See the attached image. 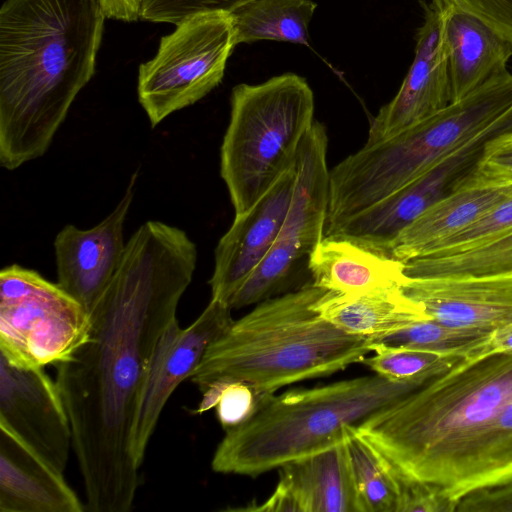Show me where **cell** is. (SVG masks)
Here are the masks:
<instances>
[{
	"label": "cell",
	"mask_w": 512,
	"mask_h": 512,
	"mask_svg": "<svg viewBox=\"0 0 512 512\" xmlns=\"http://www.w3.org/2000/svg\"><path fill=\"white\" fill-rule=\"evenodd\" d=\"M279 482L263 512H362L344 440L280 468Z\"/></svg>",
	"instance_id": "obj_18"
},
{
	"label": "cell",
	"mask_w": 512,
	"mask_h": 512,
	"mask_svg": "<svg viewBox=\"0 0 512 512\" xmlns=\"http://www.w3.org/2000/svg\"><path fill=\"white\" fill-rule=\"evenodd\" d=\"M63 472L0 427V512H82Z\"/></svg>",
	"instance_id": "obj_19"
},
{
	"label": "cell",
	"mask_w": 512,
	"mask_h": 512,
	"mask_svg": "<svg viewBox=\"0 0 512 512\" xmlns=\"http://www.w3.org/2000/svg\"><path fill=\"white\" fill-rule=\"evenodd\" d=\"M424 382L378 374L272 395L245 424L226 431L211 466L215 472L256 477L325 450L357 426Z\"/></svg>",
	"instance_id": "obj_5"
},
{
	"label": "cell",
	"mask_w": 512,
	"mask_h": 512,
	"mask_svg": "<svg viewBox=\"0 0 512 512\" xmlns=\"http://www.w3.org/2000/svg\"><path fill=\"white\" fill-rule=\"evenodd\" d=\"M90 313L58 283L12 264L0 272V355L20 368L66 362L88 340Z\"/></svg>",
	"instance_id": "obj_8"
},
{
	"label": "cell",
	"mask_w": 512,
	"mask_h": 512,
	"mask_svg": "<svg viewBox=\"0 0 512 512\" xmlns=\"http://www.w3.org/2000/svg\"><path fill=\"white\" fill-rule=\"evenodd\" d=\"M373 352L362 363L375 374L401 382H425L445 373L463 359L457 355L402 347H377Z\"/></svg>",
	"instance_id": "obj_28"
},
{
	"label": "cell",
	"mask_w": 512,
	"mask_h": 512,
	"mask_svg": "<svg viewBox=\"0 0 512 512\" xmlns=\"http://www.w3.org/2000/svg\"><path fill=\"white\" fill-rule=\"evenodd\" d=\"M344 442L362 512H397V489L387 457L354 425L345 426Z\"/></svg>",
	"instance_id": "obj_26"
},
{
	"label": "cell",
	"mask_w": 512,
	"mask_h": 512,
	"mask_svg": "<svg viewBox=\"0 0 512 512\" xmlns=\"http://www.w3.org/2000/svg\"><path fill=\"white\" fill-rule=\"evenodd\" d=\"M236 46L232 17L224 9L191 14L163 36L154 57L138 69V100L151 126L216 88Z\"/></svg>",
	"instance_id": "obj_9"
},
{
	"label": "cell",
	"mask_w": 512,
	"mask_h": 512,
	"mask_svg": "<svg viewBox=\"0 0 512 512\" xmlns=\"http://www.w3.org/2000/svg\"><path fill=\"white\" fill-rule=\"evenodd\" d=\"M455 512H512V478L470 492L457 502Z\"/></svg>",
	"instance_id": "obj_35"
},
{
	"label": "cell",
	"mask_w": 512,
	"mask_h": 512,
	"mask_svg": "<svg viewBox=\"0 0 512 512\" xmlns=\"http://www.w3.org/2000/svg\"><path fill=\"white\" fill-rule=\"evenodd\" d=\"M220 148V175L235 215L249 210L297 161L314 123V95L294 73L236 85Z\"/></svg>",
	"instance_id": "obj_7"
},
{
	"label": "cell",
	"mask_w": 512,
	"mask_h": 512,
	"mask_svg": "<svg viewBox=\"0 0 512 512\" xmlns=\"http://www.w3.org/2000/svg\"><path fill=\"white\" fill-rule=\"evenodd\" d=\"M444 0L423 1L413 62L393 99L370 122L365 145L386 140L431 117L452 102Z\"/></svg>",
	"instance_id": "obj_13"
},
{
	"label": "cell",
	"mask_w": 512,
	"mask_h": 512,
	"mask_svg": "<svg viewBox=\"0 0 512 512\" xmlns=\"http://www.w3.org/2000/svg\"><path fill=\"white\" fill-rule=\"evenodd\" d=\"M313 0H246L228 11L236 45L273 40L309 45Z\"/></svg>",
	"instance_id": "obj_24"
},
{
	"label": "cell",
	"mask_w": 512,
	"mask_h": 512,
	"mask_svg": "<svg viewBox=\"0 0 512 512\" xmlns=\"http://www.w3.org/2000/svg\"><path fill=\"white\" fill-rule=\"evenodd\" d=\"M404 294L433 320L491 333L512 322V273L410 278Z\"/></svg>",
	"instance_id": "obj_17"
},
{
	"label": "cell",
	"mask_w": 512,
	"mask_h": 512,
	"mask_svg": "<svg viewBox=\"0 0 512 512\" xmlns=\"http://www.w3.org/2000/svg\"><path fill=\"white\" fill-rule=\"evenodd\" d=\"M512 195V184L482 185L467 181L433 204L400 232L389 255L404 263L418 258Z\"/></svg>",
	"instance_id": "obj_22"
},
{
	"label": "cell",
	"mask_w": 512,
	"mask_h": 512,
	"mask_svg": "<svg viewBox=\"0 0 512 512\" xmlns=\"http://www.w3.org/2000/svg\"><path fill=\"white\" fill-rule=\"evenodd\" d=\"M490 139L480 137L455 150L401 189L325 230L324 236L342 237L389 255L402 230L463 183Z\"/></svg>",
	"instance_id": "obj_11"
},
{
	"label": "cell",
	"mask_w": 512,
	"mask_h": 512,
	"mask_svg": "<svg viewBox=\"0 0 512 512\" xmlns=\"http://www.w3.org/2000/svg\"><path fill=\"white\" fill-rule=\"evenodd\" d=\"M106 16L98 0H5L0 9V165L50 147L95 74Z\"/></svg>",
	"instance_id": "obj_3"
},
{
	"label": "cell",
	"mask_w": 512,
	"mask_h": 512,
	"mask_svg": "<svg viewBox=\"0 0 512 512\" xmlns=\"http://www.w3.org/2000/svg\"><path fill=\"white\" fill-rule=\"evenodd\" d=\"M230 380H217L202 391V399L193 411L194 414H202L216 407L220 396Z\"/></svg>",
	"instance_id": "obj_38"
},
{
	"label": "cell",
	"mask_w": 512,
	"mask_h": 512,
	"mask_svg": "<svg viewBox=\"0 0 512 512\" xmlns=\"http://www.w3.org/2000/svg\"><path fill=\"white\" fill-rule=\"evenodd\" d=\"M404 271L410 278L512 273V229L458 253L409 260Z\"/></svg>",
	"instance_id": "obj_25"
},
{
	"label": "cell",
	"mask_w": 512,
	"mask_h": 512,
	"mask_svg": "<svg viewBox=\"0 0 512 512\" xmlns=\"http://www.w3.org/2000/svg\"><path fill=\"white\" fill-rule=\"evenodd\" d=\"M0 427L64 472L72 427L56 381L44 368H20L0 355Z\"/></svg>",
	"instance_id": "obj_14"
},
{
	"label": "cell",
	"mask_w": 512,
	"mask_h": 512,
	"mask_svg": "<svg viewBox=\"0 0 512 512\" xmlns=\"http://www.w3.org/2000/svg\"><path fill=\"white\" fill-rule=\"evenodd\" d=\"M512 352V322L494 330L481 344L473 348L464 362L477 361L490 355Z\"/></svg>",
	"instance_id": "obj_36"
},
{
	"label": "cell",
	"mask_w": 512,
	"mask_h": 512,
	"mask_svg": "<svg viewBox=\"0 0 512 512\" xmlns=\"http://www.w3.org/2000/svg\"><path fill=\"white\" fill-rule=\"evenodd\" d=\"M445 3L444 35L456 102L508 70L512 46L479 18Z\"/></svg>",
	"instance_id": "obj_20"
},
{
	"label": "cell",
	"mask_w": 512,
	"mask_h": 512,
	"mask_svg": "<svg viewBox=\"0 0 512 512\" xmlns=\"http://www.w3.org/2000/svg\"><path fill=\"white\" fill-rule=\"evenodd\" d=\"M467 181L482 185L512 184V132L488 140Z\"/></svg>",
	"instance_id": "obj_32"
},
{
	"label": "cell",
	"mask_w": 512,
	"mask_h": 512,
	"mask_svg": "<svg viewBox=\"0 0 512 512\" xmlns=\"http://www.w3.org/2000/svg\"><path fill=\"white\" fill-rule=\"evenodd\" d=\"M327 146L325 126L314 121L298 153L295 190L284 223L264 260L229 301L232 309L282 293L297 263L324 238L329 198Z\"/></svg>",
	"instance_id": "obj_10"
},
{
	"label": "cell",
	"mask_w": 512,
	"mask_h": 512,
	"mask_svg": "<svg viewBox=\"0 0 512 512\" xmlns=\"http://www.w3.org/2000/svg\"><path fill=\"white\" fill-rule=\"evenodd\" d=\"M511 229L512 195L468 226L434 244L421 257H435L458 253L495 238Z\"/></svg>",
	"instance_id": "obj_29"
},
{
	"label": "cell",
	"mask_w": 512,
	"mask_h": 512,
	"mask_svg": "<svg viewBox=\"0 0 512 512\" xmlns=\"http://www.w3.org/2000/svg\"><path fill=\"white\" fill-rule=\"evenodd\" d=\"M246 0H145L140 19L176 25L185 17L206 10H229Z\"/></svg>",
	"instance_id": "obj_33"
},
{
	"label": "cell",
	"mask_w": 512,
	"mask_h": 512,
	"mask_svg": "<svg viewBox=\"0 0 512 512\" xmlns=\"http://www.w3.org/2000/svg\"><path fill=\"white\" fill-rule=\"evenodd\" d=\"M138 177L130 178L114 210L89 229L66 225L55 237L57 283L90 313L115 274L125 246L123 227Z\"/></svg>",
	"instance_id": "obj_15"
},
{
	"label": "cell",
	"mask_w": 512,
	"mask_h": 512,
	"mask_svg": "<svg viewBox=\"0 0 512 512\" xmlns=\"http://www.w3.org/2000/svg\"><path fill=\"white\" fill-rule=\"evenodd\" d=\"M197 248L185 231L142 224L126 243L111 281L90 311L88 340L57 365L86 509L127 512L139 487L131 432L156 344L177 319Z\"/></svg>",
	"instance_id": "obj_1"
},
{
	"label": "cell",
	"mask_w": 512,
	"mask_h": 512,
	"mask_svg": "<svg viewBox=\"0 0 512 512\" xmlns=\"http://www.w3.org/2000/svg\"><path fill=\"white\" fill-rule=\"evenodd\" d=\"M512 132V73L494 76L459 101L381 142L364 145L329 171V203L346 219L484 136Z\"/></svg>",
	"instance_id": "obj_6"
},
{
	"label": "cell",
	"mask_w": 512,
	"mask_h": 512,
	"mask_svg": "<svg viewBox=\"0 0 512 512\" xmlns=\"http://www.w3.org/2000/svg\"><path fill=\"white\" fill-rule=\"evenodd\" d=\"M326 291L311 281L257 303L208 347L191 381L201 392L217 380L243 381L269 397L362 363L369 339L340 330L315 310Z\"/></svg>",
	"instance_id": "obj_4"
},
{
	"label": "cell",
	"mask_w": 512,
	"mask_h": 512,
	"mask_svg": "<svg viewBox=\"0 0 512 512\" xmlns=\"http://www.w3.org/2000/svg\"><path fill=\"white\" fill-rule=\"evenodd\" d=\"M388 461L397 489V512H455L456 504L438 487L408 476Z\"/></svg>",
	"instance_id": "obj_30"
},
{
	"label": "cell",
	"mask_w": 512,
	"mask_h": 512,
	"mask_svg": "<svg viewBox=\"0 0 512 512\" xmlns=\"http://www.w3.org/2000/svg\"><path fill=\"white\" fill-rule=\"evenodd\" d=\"M491 333L455 328L430 318L407 328L368 339L371 352L377 347H402L464 358Z\"/></svg>",
	"instance_id": "obj_27"
},
{
	"label": "cell",
	"mask_w": 512,
	"mask_h": 512,
	"mask_svg": "<svg viewBox=\"0 0 512 512\" xmlns=\"http://www.w3.org/2000/svg\"><path fill=\"white\" fill-rule=\"evenodd\" d=\"M356 430L456 505L472 491L505 482L512 478V352L461 359Z\"/></svg>",
	"instance_id": "obj_2"
},
{
	"label": "cell",
	"mask_w": 512,
	"mask_h": 512,
	"mask_svg": "<svg viewBox=\"0 0 512 512\" xmlns=\"http://www.w3.org/2000/svg\"><path fill=\"white\" fill-rule=\"evenodd\" d=\"M270 397L243 381L230 380L215 407L217 419L225 431L237 428L248 422Z\"/></svg>",
	"instance_id": "obj_31"
},
{
	"label": "cell",
	"mask_w": 512,
	"mask_h": 512,
	"mask_svg": "<svg viewBox=\"0 0 512 512\" xmlns=\"http://www.w3.org/2000/svg\"><path fill=\"white\" fill-rule=\"evenodd\" d=\"M405 263L355 242L324 236L308 256L314 285L337 293H362L401 287Z\"/></svg>",
	"instance_id": "obj_21"
},
{
	"label": "cell",
	"mask_w": 512,
	"mask_h": 512,
	"mask_svg": "<svg viewBox=\"0 0 512 512\" xmlns=\"http://www.w3.org/2000/svg\"><path fill=\"white\" fill-rule=\"evenodd\" d=\"M479 18L512 46V0H445Z\"/></svg>",
	"instance_id": "obj_34"
},
{
	"label": "cell",
	"mask_w": 512,
	"mask_h": 512,
	"mask_svg": "<svg viewBox=\"0 0 512 512\" xmlns=\"http://www.w3.org/2000/svg\"><path fill=\"white\" fill-rule=\"evenodd\" d=\"M314 308L340 330L366 338L392 333L430 319L401 287L351 294L326 291L315 302Z\"/></svg>",
	"instance_id": "obj_23"
},
{
	"label": "cell",
	"mask_w": 512,
	"mask_h": 512,
	"mask_svg": "<svg viewBox=\"0 0 512 512\" xmlns=\"http://www.w3.org/2000/svg\"><path fill=\"white\" fill-rule=\"evenodd\" d=\"M232 308L211 298L202 313L186 328L175 319L154 349L131 432V452L141 466L160 415L178 385L190 378L208 347L234 321Z\"/></svg>",
	"instance_id": "obj_12"
},
{
	"label": "cell",
	"mask_w": 512,
	"mask_h": 512,
	"mask_svg": "<svg viewBox=\"0 0 512 512\" xmlns=\"http://www.w3.org/2000/svg\"><path fill=\"white\" fill-rule=\"evenodd\" d=\"M107 19L123 22L140 20L145 0H98Z\"/></svg>",
	"instance_id": "obj_37"
},
{
	"label": "cell",
	"mask_w": 512,
	"mask_h": 512,
	"mask_svg": "<svg viewBox=\"0 0 512 512\" xmlns=\"http://www.w3.org/2000/svg\"><path fill=\"white\" fill-rule=\"evenodd\" d=\"M296 174L295 164L255 205L235 215L215 249L214 270L209 280L211 298L229 305L231 298L264 260L287 216Z\"/></svg>",
	"instance_id": "obj_16"
}]
</instances>
